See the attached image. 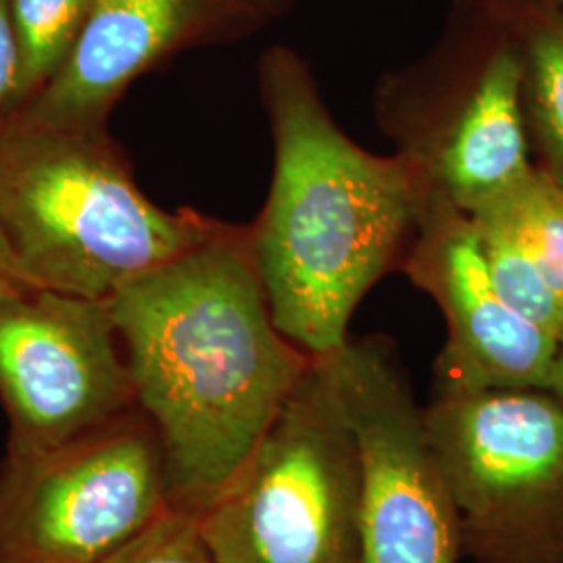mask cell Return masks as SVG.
I'll return each mask as SVG.
<instances>
[{
  "instance_id": "6da1fadb",
  "label": "cell",
  "mask_w": 563,
  "mask_h": 563,
  "mask_svg": "<svg viewBox=\"0 0 563 563\" xmlns=\"http://www.w3.org/2000/svg\"><path fill=\"white\" fill-rule=\"evenodd\" d=\"M109 301L136 402L162 443L174 507L201 511L313 357L272 320L251 242L222 228Z\"/></svg>"
},
{
  "instance_id": "7a4b0ae2",
  "label": "cell",
  "mask_w": 563,
  "mask_h": 563,
  "mask_svg": "<svg viewBox=\"0 0 563 563\" xmlns=\"http://www.w3.org/2000/svg\"><path fill=\"white\" fill-rule=\"evenodd\" d=\"M276 134L269 201L251 241L272 320L311 357L349 320L428 199L420 162L363 153L330 121L299 63L267 59Z\"/></svg>"
},
{
  "instance_id": "3957f363",
  "label": "cell",
  "mask_w": 563,
  "mask_h": 563,
  "mask_svg": "<svg viewBox=\"0 0 563 563\" xmlns=\"http://www.w3.org/2000/svg\"><path fill=\"white\" fill-rule=\"evenodd\" d=\"M220 230L148 201L102 128L0 120V236L34 288L104 301Z\"/></svg>"
},
{
  "instance_id": "277c9868",
  "label": "cell",
  "mask_w": 563,
  "mask_h": 563,
  "mask_svg": "<svg viewBox=\"0 0 563 563\" xmlns=\"http://www.w3.org/2000/svg\"><path fill=\"white\" fill-rule=\"evenodd\" d=\"M197 518L218 563H363L357 446L320 357Z\"/></svg>"
},
{
  "instance_id": "5b68a950",
  "label": "cell",
  "mask_w": 563,
  "mask_h": 563,
  "mask_svg": "<svg viewBox=\"0 0 563 563\" xmlns=\"http://www.w3.org/2000/svg\"><path fill=\"white\" fill-rule=\"evenodd\" d=\"M423 418L463 551L563 563V402L543 388L441 390Z\"/></svg>"
},
{
  "instance_id": "8992f818",
  "label": "cell",
  "mask_w": 563,
  "mask_h": 563,
  "mask_svg": "<svg viewBox=\"0 0 563 563\" xmlns=\"http://www.w3.org/2000/svg\"><path fill=\"white\" fill-rule=\"evenodd\" d=\"M172 507L157 430L123 413L55 449L9 455L0 563H115Z\"/></svg>"
},
{
  "instance_id": "52a82bcc",
  "label": "cell",
  "mask_w": 563,
  "mask_h": 563,
  "mask_svg": "<svg viewBox=\"0 0 563 563\" xmlns=\"http://www.w3.org/2000/svg\"><path fill=\"white\" fill-rule=\"evenodd\" d=\"M360 462L363 563H457L462 534L423 411L372 344L320 357Z\"/></svg>"
},
{
  "instance_id": "ba28073f",
  "label": "cell",
  "mask_w": 563,
  "mask_h": 563,
  "mask_svg": "<svg viewBox=\"0 0 563 563\" xmlns=\"http://www.w3.org/2000/svg\"><path fill=\"white\" fill-rule=\"evenodd\" d=\"M9 455L69 443L128 413L132 374L109 301L30 288L0 299Z\"/></svg>"
},
{
  "instance_id": "9c48e42d",
  "label": "cell",
  "mask_w": 563,
  "mask_h": 563,
  "mask_svg": "<svg viewBox=\"0 0 563 563\" xmlns=\"http://www.w3.org/2000/svg\"><path fill=\"white\" fill-rule=\"evenodd\" d=\"M420 218L409 276L441 305L446 320L441 390H544L558 341L501 297L470 216L437 186Z\"/></svg>"
},
{
  "instance_id": "30bf717a",
  "label": "cell",
  "mask_w": 563,
  "mask_h": 563,
  "mask_svg": "<svg viewBox=\"0 0 563 563\" xmlns=\"http://www.w3.org/2000/svg\"><path fill=\"white\" fill-rule=\"evenodd\" d=\"M211 0H92L59 74L7 115L95 130L128 84L201 23Z\"/></svg>"
},
{
  "instance_id": "8fae6325",
  "label": "cell",
  "mask_w": 563,
  "mask_h": 563,
  "mask_svg": "<svg viewBox=\"0 0 563 563\" xmlns=\"http://www.w3.org/2000/svg\"><path fill=\"white\" fill-rule=\"evenodd\" d=\"M520 86V59L497 53L444 146L439 186L465 213L504 197L534 169L526 157Z\"/></svg>"
},
{
  "instance_id": "7c38bea8",
  "label": "cell",
  "mask_w": 563,
  "mask_h": 563,
  "mask_svg": "<svg viewBox=\"0 0 563 563\" xmlns=\"http://www.w3.org/2000/svg\"><path fill=\"white\" fill-rule=\"evenodd\" d=\"M467 216L478 232L488 274L507 305L560 341L563 305L501 205L486 202Z\"/></svg>"
},
{
  "instance_id": "4fadbf2b",
  "label": "cell",
  "mask_w": 563,
  "mask_h": 563,
  "mask_svg": "<svg viewBox=\"0 0 563 563\" xmlns=\"http://www.w3.org/2000/svg\"><path fill=\"white\" fill-rule=\"evenodd\" d=\"M92 0H9L20 44L18 104L59 74L80 36Z\"/></svg>"
},
{
  "instance_id": "5bb4252c",
  "label": "cell",
  "mask_w": 563,
  "mask_h": 563,
  "mask_svg": "<svg viewBox=\"0 0 563 563\" xmlns=\"http://www.w3.org/2000/svg\"><path fill=\"white\" fill-rule=\"evenodd\" d=\"M495 202L501 205L522 234L563 305V184L553 180L547 172L532 169L526 180Z\"/></svg>"
},
{
  "instance_id": "9a60e30c",
  "label": "cell",
  "mask_w": 563,
  "mask_h": 563,
  "mask_svg": "<svg viewBox=\"0 0 563 563\" xmlns=\"http://www.w3.org/2000/svg\"><path fill=\"white\" fill-rule=\"evenodd\" d=\"M528 92L543 172L563 184V15L541 23L530 38Z\"/></svg>"
},
{
  "instance_id": "2e32d148",
  "label": "cell",
  "mask_w": 563,
  "mask_h": 563,
  "mask_svg": "<svg viewBox=\"0 0 563 563\" xmlns=\"http://www.w3.org/2000/svg\"><path fill=\"white\" fill-rule=\"evenodd\" d=\"M115 563H218L202 539L195 511L172 507Z\"/></svg>"
},
{
  "instance_id": "e0dca14e",
  "label": "cell",
  "mask_w": 563,
  "mask_h": 563,
  "mask_svg": "<svg viewBox=\"0 0 563 563\" xmlns=\"http://www.w3.org/2000/svg\"><path fill=\"white\" fill-rule=\"evenodd\" d=\"M20 95V44L9 0H0V120L15 109Z\"/></svg>"
},
{
  "instance_id": "ac0fdd59",
  "label": "cell",
  "mask_w": 563,
  "mask_h": 563,
  "mask_svg": "<svg viewBox=\"0 0 563 563\" xmlns=\"http://www.w3.org/2000/svg\"><path fill=\"white\" fill-rule=\"evenodd\" d=\"M30 288H34V286L23 278L11 249L0 236V299L15 297V295H21Z\"/></svg>"
},
{
  "instance_id": "d6986e66",
  "label": "cell",
  "mask_w": 563,
  "mask_h": 563,
  "mask_svg": "<svg viewBox=\"0 0 563 563\" xmlns=\"http://www.w3.org/2000/svg\"><path fill=\"white\" fill-rule=\"evenodd\" d=\"M544 390H549L558 401L563 402V336L558 341V349H555V355L551 362Z\"/></svg>"
}]
</instances>
